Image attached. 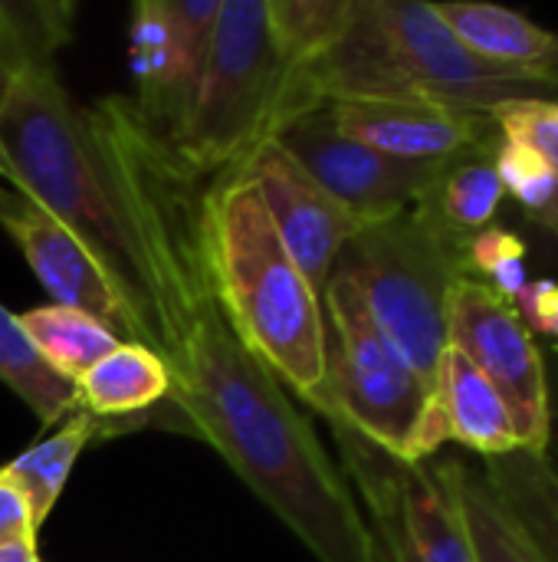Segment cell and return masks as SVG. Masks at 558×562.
<instances>
[{
    "mask_svg": "<svg viewBox=\"0 0 558 562\" xmlns=\"http://www.w3.org/2000/svg\"><path fill=\"white\" fill-rule=\"evenodd\" d=\"M86 115L128 224L168 398L316 560L378 562L342 468L217 300L201 221L210 175L155 135L132 99H99Z\"/></svg>",
    "mask_w": 558,
    "mask_h": 562,
    "instance_id": "obj_1",
    "label": "cell"
},
{
    "mask_svg": "<svg viewBox=\"0 0 558 562\" xmlns=\"http://www.w3.org/2000/svg\"><path fill=\"white\" fill-rule=\"evenodd\" d=\"M526 95L558 99V79L500 69L467 49L421 0H352L339 40L293 76L286 115L319 102H431L493 115Z\"/></svg>",
    "mask_w": 558,
    "mask_h": 562,
    "instance_id": "obj_2",
    "label": "cell"
},
{
    "mask_svg": "<svg viewBox=\"0 0 558 562\" xmlns=\"http://www.w3.org/2000/svg\"><path fill=\"white\" fill-rule=\"evenodd\" d=\"M437 471L457 501V510L467 527L477 562H539L533 547L526 543V537L516 530V524L500 507L483 471H477L474 464H467L460 458L437 461Z\"/></svg>",
    "mask_w": 558,
    "mask_h": 562,
    "instance_id": "obj_20",
    "label": "cell"
},
{
    "mask_svg": "<svg viewBox=\"0 0 558 562\" xmlns=\"http://www.w3.org/2000/svg\"><path fill=\"white\" fill-rule=\"evenodd\" d=\"M0 181H7V178H3V171H0Z\"/></svg>",
    "mask_w": 558,
    "mask_h": 562,
    "instance_id": "obj_36",
    "label": "cell"
},
{
    "mask_svg": "<svg viewBox=\"0 0 558 562\" xmlns=\"http://www.w3.org/2000/svg\"><path fill=\"white\" fill-rule=\"evenodd\" d=\"M539 250H546V257H553L558 267V240H549V237H539Z\"/></svg>",
    "mask_w": 558,
    "mask_h": 562,
    "instance_id": "obj_34",
    "label": "cell"
},
{
    "mask_svg": "<svg viewBox=\"0 0 558 562\" xmlns=\"http://www.w3.org/2000/svg\"><path fill=\"white\" fill-rule=\"evenodd\" d=\"M493 151L497 148H480L444 161L437 181L418 204L460 237H474L477 231L490 227L506 198L493 165Z\"/></svg>",
    "mask_w": 558,
    "mask_h": 562,
    "instance_id": "obj_19",
    "label": "cell"
},
{
    "mask_svg": "<svg viewBox=\"0 0 558 562\" xmlns=\"http://www.w3.org/2000/svg\"><path fill=\"white\" fill-rule=\"evenodd\" d=\"M220 0H141L132 13L135 112L174 142L194 105Z\"/></svg>",
    "mask_w": 558,
    "mask_h": 562,
    "instance_id": "obj_11",
    "label": "cell"
},
{
    "mask_svg": "<svg viewBox=\"0 0 558 562\" xmlns=\"http://www.w3.org/2000/svg\"><path fill=\"white\" fill-rule=\"evenodd\" d=\"M322 313L329 336L326 422H339L391 458L414 464V445L431 405V385L378 329L345 277H329L322 290Z\"/></svg>",
    "mask_w": 558,
    "mask_h": 562,
    "instance_id": "obj_7",
    "label": "cell"
},
{
    "mask_svg": "<svg viewBox=\"0 0 558 562\" xmlns=\"http://www.w3.org/2000/svg\"><path fill=\"white\" fill-rule=\"evenodd\" d=\"M99 431H102V418H95L89 412H76L46 441H39L36 448L23 451L20 458L3 464V474L20 487V494L30 504L36 533L46 524V517L53 514V507H56V501H59V494H62V487L69 481V471L76 464V458L89 448V441Z\"/></svg>",
    "mask_w": 558,
    "mask_h": 562,
    "instance_id": "obj_22",
    "label": "cell"
},
{
    "mask_svg": "<svg viewBox=\"0 0 558 562\" xmlns=\"http://www.w3.org/2000/svg\"><path fill=\"white\" fill-rule=\"evenodd\" d=\"M467 240L434 221L421 204L368 221L339 254L335 270L362 296L368 316L434 385L447 349V300L467 273Z\"/></svg>",
    "mask_w": 558,
    "mask_h": 562,
    "instance_id": "obj_5",
    "label": "cell"
},
{
    "mask_svg": "<svg viewBox=\"0 0 558 562\" xmlns=\"http://www.w3.org/2000/svg\"><path fill=\"white\" fill-rule=\"evenodd\" d=\"M493 122L506 142L526 145L558 171V99L553 95L510 99L493 109Z\"/></svg>",
    "mask_w": 558,
    "mask_h": 562,
    "instance_id": "obj_27",
    "label": "cell"
},
{
    "mask_svg": "<svg viewBox=\"0 0 558 562\" xmlns=\"http://www.w3.org/2000/svg\"><path fill=\"white\" fill-rule=\"evenodd\" d=\"M168 392L171 379L161 356L141 342H118L76 382L79 408L95 418L145 412L148 405L168 398Z\"/></svg>",
    "mask_w": 558,
    "mask_h": 562,
    "instance_id": "obj_18",
    "label": "cell"
},
{
    "mask_svg": "<svg viewBox=\"0 0 558 562\" xmlns=\"http://www.w3.org/2000/svg\"><path fill=\"white\" fill-rule=\"evenodd\" d=\"M447 441L470 448L483 461L520 448L503 398L454 346H447L437 362L431 405L414 445V464L434 458Z\"/></svg>",
    "mask_w": 558,
    "mask_h": 562,
    "instance_id": "obj_15",
    "label": "cell"
},
{
    "mask_svg": "<svg viewBox=\"0 0 558 562\" xmlns=\"http://www.w3.org/2000/svg\"><path fill=\"white\" fill-rule=\"evenodd\" d=\"M237 168L257 184L283 247L322 296L342 247L365 227V221L322 191L273 138L260 142Z\"/></svg>",
    "mask_w": 558,
    "mask_h": 562,
    "instance_id": "obj_13",
    "label": "cell"
},
{
    "mask_svg": "<svg viewBox=\"0 0 558 562\" xmlns=\"http://www.w3.org/2000/svg\"><path fill=\"white\" fill-rule=\"evenodd\" d=\"M510 303L533 336H546L558 342V280H526V286Z\"/></svg>",
    "mask_w": 558,
    "mask_h": 562,
    "instance_id": "obj_29",
    "label": "cell"
},
{
    "mask_svg": "<svg viewBox=\"0 0 558 562\" xmlns=\"http://www.w3.org/2000/svg\"><path fill=\"white\" fill-rule=\"evenodd\" d=\"M0 171L92 250L151 336L125 214L105 178L89 115L69 99L56 69H30L10 82L0 102Z\"/></svg>",
    "mask_w": 558,
    "mask_h": 562,
    "instance_id": "obj_4",
    "label": "cell"
},
{
    "mask_svg": "<svg viewBox=\"0 0 558 562\" xmlns=\"http://www.w3.org/2000/svg\"><path fill=\"white\" fill-rule=\"evenodd\" d=\"M467 273L503 300H513L526 286V240L506 227H483L467 240Z\"/></svg>",
    "mask_w": 558,
    "mask_h": 562,
    "instance_id": "obj_26",
    "label": "cell"
},
{
    "mask_svg": "<svg viewBox=\"0 0 558 562\" xmlns=\"http://www.w3.org/2000/svg\"><path fill=\"white\" fill-rule=\"evenodd\" d=\"M0 382H7L13 395H20V402L46 425L79 408L76 385L43 362L16 313H10L7 306H0Z\"/></svg>",
    "mask_w": 558,
    "mask_h": 562,
    "instance_id": "obj_23",
    "label": "cell"
},
{
    "mask_svg": "<svg viewBox=\"0 0 558 562\" xmlns=\"http://www.w3.org/2000/svg\"><path fill=\"white\" fill-rule=\"evenodd\" d=\"M16 543H36V527L26 497L0 468V550Z\"/></svg>",
    "mask_w": 558,
    "mask_h": 562,
    "instance_id": "obj_30",
    "label": "cell"
},
{
    "mask_svg": "<svg viewBox=\"0 0 558 562\" xmlns=\"http://www.w3.org/2000/svg\"><path fill=\"white\" fill-rule=\"evenodd\" d=\"M526 221L539 231V237H549V240H558V191L556 198L539 207L536 214H526Z\"/></svg>",
    "mask_w": 558,
    "mask_h": 562,
    "instance_id": "obj_31",
    "label": "cell"
},
{
    "mask_svg": "<svg viewBox=\"0 0 558 562\" xmlns=\"http://www.w3.org/2000/svg\"><path fill=\"white\" fill-rule=\"evenodd\" d=\"M201 221L207 267L230 326L286 392L326 418L329 336L322 296L283 247L257 184L240 168L210 175Z\"/></svg>",
    "mask_w": 558,
    "mask_h": 562,
    "instance_id": "obj_3",
    "label": "cell"
},
{
    "mask_svg": "<svg viewBox=\"0 0 558 562\" xmlns=\"http://www.w3.org/2000/svg\"><path fill=\"white\" fill-rule=\"evenodd\" d=\"M434 10L480 59L500 69L558 79V33L529 16L497 3H434Z\"/></svg>",
    "mask_w": 558,
    "mask_h": 562,
    "instance_id": "obj_16",
    "label": "cell"
},
{
    "mask_svg": "<svg viewBox=\"0 0 558 562\" xmlns=\"http://www.w3.org/2000/svg\"><path fill=\"white\" fill-rule=\"evenodd\" d=\"M0 562H39L36 543H16V547L0 550Z\"/></svg>",
    "mask_w": 558,
    "mask_h": 562,
    "instance_id": "obj_33",
    "label": "cell"
},
{
    "mask_svg": "<svg viewBox=\"0 0 558 562\" xmlns=\"http://www.w3.org/2000/svg\"><path fill=\"white\" fill-rule=\"evenodd\" d=\"M493 165H497L503 191L523 207V214H536L556 198L558 171L526 145L503 138L493 151Z\"/></svg>",
    "mask_w": 558,
    "mask_h": 562,
    "instance_id": "obj_28",
    "label": "cell"
},
{
    "mask_svg": "<svg viewBox=\"0 0 558 562\" xmlns=\"http://www.w3.org/2000/svg\"><path fill=\"white\" fill-rule=\"evenodd\" d=\"M553 362H546V372H549V408H553V428L558 425V342H553V352H549Z\"/></svg>",
    "mask_w": 558,
    "mask_h": 562,
    "instance_id": "obj_32",
    "label": "cell"
},
{
    "mask_svg": "<svg viewBox=\"0 0 558 562\" xmlns=\"http://www.w3.org/2000/svg\"><path fill=\"white\" fill-rule=\"evenodd\" d=\"M447 346L497 389L513 418L520 448L549 451L553 408L546 356L513 303L474 277L457 280L447 300Z\"/></svg>",
    "mask_w": 558,
    "mask_h": 562,
    "instance_id": "obj_9",
    "label": "cell"
},
{
    "mask_svg": "<svg viewBox=\"0 0 558 562\" xmlns=\"http://www.w3.org/2000/svg\"><path fill=\"white\" fill-rule=\"evenodd\" d=\"M266 7L293 76L322 56L352 16V0H266Z\"/></svg>",
    "mask_w": 558,
    "mask_h": 562,
    "instance_id": "obj_25",
    "label": "cell"
},
{
    "mask_svg": "<svg viewBox=\"0 0 558 562\" xmlns=\"http://www.w3.org/2000/svg\"><path fill=\"white\" fill-rule=\"evenodd\" d=\"M0 227L20 247L56 306L82 310L105 323L122 342H141L151 349L148 329L118 293L112 277L102 270V263L92 257V250L66 224L23 198L10 181H0Z\"/></svg>",
    "mask_w": 558,
    "mask_h": 562,
    "instance_id": "obj_12",
    "label": "cell"
},
{
    "mask_svg": "<svg viewBox=\"0 0 558 562\" xmlns=\"http://www.w3.org/2000/svg\"><path fill=\"white\" fill-rule=\"evenodd\" d=\"M270 138L286 155H293L322 191H329L365 224L418 204L431 191L444 165L405 161L368 148L335 125L329 102L289 115L273 128Z\"/></svg>",
    "mask_w": 558,
    "mask_h": 562,
    "instance_id": "obj_10",
    "label": "cell"
},
{
    "mask_svg": "<svg viewBox=\"0 0 558 562\" xmlns=\"http://www.w3.org/2000/svg\"><path fill=\"white\" fill-rule=\"evenodd\" d=\"M483 477L539 562H558V461L549 451H510L483 461Z\"/></svg>",
    "mask_w": 558,
    "mask_h": 562,
    "instance_id": "obj_17",
    "label": "cell"
},
{
    "mask_svg": "<svg viewBox=\"0 0 558 562\" xmlns=\"http://www.w3.org/2000/svg\"><path fill=\"white\" fill-rule=\"evenodd\" d=\"M10 82H13V76L0 66V102H3V95H7V89H10Z\"/></svg>",
    "mask_w": 558,
    "mask_h": 562,
    "instance_id": "obj_35",
    "label": "cell"
},
{
    "mask_svg": "<svg viewBox=\"0 0 558 562\" xmlns=\"http://www.w3.org/2000/svg\"><path fill=\"white\" fill-rule=\"evenodd\" d=\"M16 319H20L23 333L30 336L33 349L43 356V362L72 385L122 342L95 316H89L82 310L56 306V303L16 313Z\"/></svg>",
    "mask_w": 558,
    "mask_h": 562,
    "instance_id": "obj_21",
    "label": "cell"
},
{
    "mask_svg": "<svg viewBox=\"0 0 558 562\" xmlns=\"http://www.w3.org/2000/svg\"><path fill=\"white\" fill-rule=\"evenodd\" d=\"M329 428L342 454V474L372 530L378 562H477L437 464L398 461L339 422H329Z\"/></svg>",
    "mask_w": 558,
    "mask_h": 562,
    "instance_id": "obj_8",
    "label": "cell"
},
{
    "mask_svg": "<svg viewBox=\"0 0 558 562\" xmlns=\"http://www.w3.org/2000/svg\"><path fill=\"white\" fill-rule=\"evenodd\" d=\"M335 125L368 148L405 161H451L503 142L493 115L431 102H329Z\"/></svg>",
    "mask_w": 558,
    "mask_h": 562,
    "instance_id": "obj_14",
    "label": "cell"
},
{
    "mask_svg": "<svg viewBox=\"0 0 558 562\" xmlns=\"http://www.w3.org/2000/svg\"><path fill=\"white\" fill-rule=\"evenodd\" d=\"M289 86L293 66L276 43L270 7L220 0L194 105L171 145L201 175L230 171L283 122Z\"/></svg>",
    "mask_w": 558,
    "mask_h": 562,
    "instance_id": "obj_6",
    "label": "cell"
},
{
    "mask_svg": "<svg viewBox=\"0 0 558 562\" xmlns=\"http://www.w3.org/2000/svg\"><path fill=\"white\" fill-rule=\"evenodd\" d=\"M72 3L0 0V66L16 79L30 69H56V53L72 33Z\"/></svg>",
    "mask_w": 558,
    "mask_h": 562,
    "instance_id": "obj_24",
    "label": "cell"
}]
</instances>
